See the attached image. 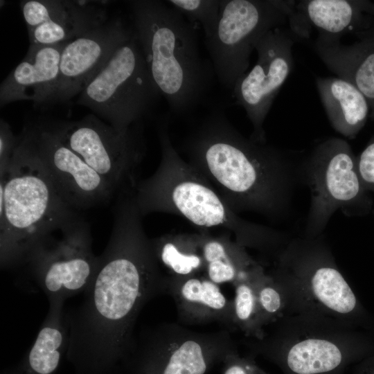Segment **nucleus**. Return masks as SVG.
<instances>
[{
    "mask_svg": "<svg viewBox=\"0 0 374 374\" xmlns=\"http://www.w3.org/2000/svg\"><path fill=\"white\" fill-rule=\"evenodd\" d=\"M202 257L209 280L215 283L232 281L244 274L249 259L240 248L224 239L199 235Z\"/></svg>",
    "mask_w": 374,
    "mask_h": 374,
    "instance_id": "nucleus-23",
    "label": "nucleus"
},
{
    "mask_svg": "<svg viewBox=\"0 0 374 374\" xmlns=\"http://www.w3.org/2000/svg\"><path fill=\"white\" fill-rule=\"evenodd\" d=\"M67 42L30 44L24 58L1 84V107L24 100L51 103L59 79L61 54Z\"/></svg>",
    "mask_w": 374,
    "mask_h": 374,
    "instance_id": "nucleus-15",
    "label": "nucleus"
},
{
    "mask_svg": "<svg viewBox=\"0 0 374 374\" xmlns=\"http://www.w3.org/2000/svg\"><path fill=\"white\" fill-rule=\"evenodd\" d=\"M181 296L188 303L213 310H222L226 304L218 286L210 280L188 278L181 285Z\"/></svg>",
    "mask_w": 374,
    "mask_h": 374,
    "instance_id": "nucleus-26",
    "label": "nucleus"
},
{
    "mask_svg": "<svg viewBox=\"0 0 374 374\" xmlns=\"http://www.w3.org/2000/svg\"><path fill=\"white\" fill-rule=\"evenodd\" d=\"M257 295L249 283L241 282L237 287L235 297V312L242 322L251 320L256 312Z\"/></svg>",
    "mask_w": 374,
    "mask_h": 374,
    "instance_id": "nucleus-27",
    "label": "nucleus"
},
{
    "mask_svg": "<svg viewBox=\"0 0 374 374\" xmlns=\"http://www.w3.org/2000/svg\"><path fill=\"white\" fill-rule=\"evenodd\" d=\"M159 95L134 32L84 87L78 103L125 132L139 124Z\"/></svg>",
    "mask_w": 374,
    "mask_h": 374,
    "instance_id": "nucleus-6",
    "label": "nucleus"
},
{
    "mask_svg": "<svg viewBox=\"0 0 374 374\" xmlns=\"http://www.w3.org/2000/svg\"><path fill=\"white\" fill-rule=\"evenodd\" d=\"M296 269L308 281L314 299L327 310L352 317L374 330V321L362 308L343 275L325 253L308 251L297 258Z\"/></svg>",
    "mask_w": 374,
    "mask_h": 374,
    "instance_id": "nucleus-16",
    "label": "nucleus"
},
{
    "mask_svg": "<svg viewBox=\"0 0 374 374\" xmlns=\"http://www.w3.org/2000/svg\"><path fill=\"white\" fill-rule=\"evenodd\" d=\"M161 161L148 178L136 181L135 203L142 216L166 213L182 217L196 226L222 227L233 232L239 244L263 246L277 243L281 234L266 226L241 218L218 192L175 148L168 122L159 123Z\"/></svg>",
    "mask_w": 374,
    "mask_h": 374,
    "instance_id": "nucleus-3",
    "label": "nucleus"
},
{
    "mask_svg": "<svg viewBox=\"0 0 374 374\" xmlns=\"http://www.w3.org/2000/svg\"><path fill=\"white\" fill-rule=\"evenodd\" d=\"M295 6L292 0H220L217 25L205 43L224 87L233 90L259 41L269 30L289 25Z\"/></svg>",
    "mask_w": 374,
    "mask_h": 374,
    "instance_id": "nucleus-8",
    "label": "nucleus"
},
{
    "mask_svg": "<svg viewBox=\"0 0 374 374\" xmlns=\"http://www.w3.org/2000/svg\"><path fill=\"white\" fill-rule=\"evenodd\" d=\"M299 37L289 28H275L259 41L253 67L235 82L236 105L244 108L253 126L251 139L266 143L264 122L294 64L292 48Z\"/></svg>",
    "mask_w": 374,
    "mask_h": 374,
    "instance_id": "nucleus-11",
    "label": "nucleus"
},
{
    "mask_svg": "<svg viewBox=\"0 0 374 374\" xmlns=\"http://www.w3.org/2000/svg\"><path fill=\"white\" fill-rule=\"evenodd\" d=\"M370 343L351 348L323 338H307L291 345L279 358L286 374H337L354 357L373 348Z\"/></svg>",
    "mask_w": 374,
    "mask_h": 374,
    "instance_id": "nucleus-19",
    "label": "nucleus"
},
{
    "mask_svg": "<svg viewBox=\"0 0 374 374\" xmlns=\"http://www.w3.org/2000/svg\"><path fill=\"white\" fill-rule=\"evenodd\" d=\"M315 83L332 128L346 138H355L366 121V98L355 86L338 77L317 76Z\"/></svg>",
    "mask_w": 374,
    "mask_h": 374,
    "instance_id": "nucleus-20",
    "label": "nucleus"
},
{
    "mask_svg": "<svg viewBox=\"0 0 374 374\" xmlns=\"http://www.w3.org/2000/svg\"><path fill=\"white\" fill-rule=\"evenodd\" d=\"M223 374H266L254 364L237 357H229Z\"/></svg>",
    "mask_w": 374,
    "mask_h": 374,
    "instance_id": "nucleus-31",
    "label": "nucleus"
},
{
    "mask_svg": "<svg viewBox=\"0 0 374 374\" xmlns=\"http://www.w3.org/2000/svg\"><path fill=\"white\" fill-rule=\"evenodd\" d=\"M361 3L349 0L296 1V10L319 33L341 37L353 30Z\"/></svg>",
    "mask_w": 374,
    "mask_h": 374,
    "instance_id": "nucleus-22",
    "label": "nucleus"
},
{
    "mask_svg": "<svg viewBox=\"0 0 374 374\" xmlns=\"http://www.w3.org/2000/svg\"><path fill=\"white\" fill-rule=\"evenodd\" d=\"M133 357L127 359L132 374H204L212 357L199 341L186 339L170 347L150 337Z\"/></svg>",
    "mask_w": 374,
    "mask_h": 374,
    "instance_id": "nucleus-17",
    "label": "nucleus"
},
{
    "mask_svg": "<svg viewBox=\"0 0 374 374\" xmlns=\"http://www.w3.org/2000/svg\"><path fill=\"white\" fill-rule=\"evenodd\" d=\"M18 143V136L13 134L9 124L0 121V177L5 176L10 166Z\"/></svg>",
    "mask_w": 374,
    "mask_h": 374,
    "instance_id": "nucleus-28",
    "label": "nucleus"
},
{
    "mask_svg": "<svg viewBox=\"0 0 374 374\" xmlns=\"http://www.w3.org/2000/svg\"><path fill=\"white\" fill-rule=\"evenodd\" d=\"M341 37L319 33L313 48L327 68L354 86L373 107L374 115V46H347Z\"/></svg>",
    "mask_w": 374,
    "mask_h": 374,
    "instance_id": "nucleus-18",
    "label": "nucleus"
},
{
    "mask_svg": "<svg viewBox=\"0 0 374 374\" xmlns=\"http://www.w3.org/2000/svg\"><path fill=\"white\" fill-rule=\"evenodd\" d=\"M60 141L116 190L136 183L145 151L139 124L122 132L93 114L80 121L48 124Z\"/></svg>",
    "mask_w": 374,
    "mask_h": 374,
    "instance_id": "nucleus-9",
    "label": "nucleus"
},
{
    "mask_svg": "<svg viewBox=\"0 0 374 374\" xmlns=\"http://www.w3.org/2000/svg\"><path fill=\"white\" fill-rule=\"evenodd\" d=\"M256 295L259 306L267 314L276 316L282 311L284 305L283 298L274 285H262Z\"/></svg>",
    "mask_w": 374,
    "mask_h": 374,
    "instance_id": "nucleus-30",
    "label": "nucleus"
},
{
    "mask_svg": "<svg viewBox=\"0 0 374 374\" xmlns=\"http://www.w3.org/2000/svg\"><path fill=\"white\" fill-rule=\"evenodd\" d=\"M167 2L190 23L198 22L203 28L206 38L214 32L220 17V0H169Z\"/></svg>",
    "mask_w": 374,
    "mask_h": 374,
    "instance_id": "nucleus-25",
    "label": "nucleus"
},
{
    "mask_svg": "<svg viewBox=\"0 0 374 374\" xmlns=\"http://www.w3.org/2000/svg\"><path fill=\"white\" fill-rule=\"evenodd\" d=\"M112 230L79 306L65 312L75 374H115L133 347L143 305L160 285L159 263L131 190L118 195Z\"/></svg>",
    "mask_w": 374,
    "mask_h": 374,
    "instance_id": "nucleus-1",
    "label": "nucleus"
},
{
    "mask_svg": "<svg viewBox=\"0 0 374 374\" xmlns=\"http://www.w3.org/2000/svg\"><path fill=\"white\" fill-rule=\"evenodd\" d=\"M63 301L49 302L38 335L19 364L8 374H55L66 354L69 332Z\"/></svg>",
    "mask_w": 374,
    "mask_h": 374,
    "instance_id": "nucleus-21",
    "label": "nucleus"
},
{
    "mask_svg": "<svg viewBox=\"0 0 374 374\" xmlns=\"http://www.w3.org/2000/svg\"><path fill=\"white\" fill-rule=\"evenodd\" d=\"M130 5L134 33L155 85L172 112L186 114L199 103L208 80L194 26L161 1L135 0Z\"/></svg>",
    "mask_w": 374,
    "mask_h": 374,
    "instance_id": "nucleus-5",
    "label": "nucleus"
},
{
    "mask_svg": "<svg viewBox=\"0 0 374 374\" xmlns=\"http://www.w3.org/2000/svg\"><path fill=\"white\" fill-rule=\"evenodd\" d=\"M151 243L159 265L179 276H190L204 264L195 249L196 235H164L151 240Z\"/></svg>",
    "mask_w": 374,
    "mask_h": 374,
    "instance_id": "nucleus-24",
    "label": "nucleus"
},
{
    "mask_svg": "<svg viewBox=\"0 0 374 374\" xmlns=\"http://www.w3.org/2000/svg\"><path fill=\"white\" fill-rule=\"evenodd\" d=\"M134 32L114 19L68 42L62 52L60 75L51 103L66 102L80 93L115 50Z\"/></svg>",
    "mask_w": 374,
    "mask_h": 374,
    "instance_id": "nucleus-13",
    "label": "nucleus"
},
{
    "mask_svg": "<svg viewBox=\"0 0 374 374\" xmlns=\"http://www.w3.org/2000/svg\"><path fill=\"white\" fill-rule=\"evenodd\" d=\"M357 167L364 188L374 193V138L357 157Z\"/></svg>",
    "mask_w": 374,
    "mask_h": 374,
    "instance_id": "nucleus-29",
    "label": "nucleus"
},
{
    "mask_svg": "<svg viewBox=\"0 0 374 374\" xmlns=\"http://www.w3.org/2000/svg\"><path fill=\"white\" fill-rule=\"evenodd\" d=\"M26 0L21 8L30 44L52 45L71 41L107 22L103 2Z\"/></svg>",
    "mask_w": 374,
    "mask_h": 374,
    "instance_id": "nucleus-14",
    "label": "nucleus"
},
{
    "mask_svg": "<svg viewBox=\"0 0 374 374\" xmlns=\"http://www.w3.org/2000/svg\"><path fill=\"white\" fill-rule=\"evenodd\" d=\"M181 148L235 213L253 212L273 220L287 213L301 166L288 152L244 136L222 112L204 118Z\"/></svg>",
    "mask_w": 374,
    "mask_h": 374,
    "instance_id": "nucleus-2",
    "label": "nucleus"
},
{
    "mask_svg": "<svg viewBox=\"0 0 374 374\" xmlns=\"http://www.w3.org/2000/svg\"><path fill=\"white\" fill-rule=\"evenodd\" d=\"M53 234L28 256L30 276L49 301H63L84 292L93 278L99 257L92 251V237L88 222L80 215Z\"/></svg>",
    "mask_w": 374,
    "mask_h": 374,
    "instance_id": "nucleus-10",
    "label": "nucleus"
},
{
    "mask_svg": "<svg viewBox=\"0 0 374 374\" xmlns=\"http://www.w3.org/2000/svg\"><path fill=\"white\" fill-rule=\"evenodd\" d=\"M310 190V205L305 224L310 238L326 227L337 210L348 215L369 213L372 201L357 167V157L341 138L331 137L318 143L301 165Z\"/></svg>",
    "mask_w": 374,
    "mask_h": 374,
    "instance_id": "nucleus-7",
    "label": "nucleus"
},
{
    "mask_svg": "<svg viewBox=\"0 0 374 374\" xmlns=\"http://www.w3.org/2000/svg\"><path fill=\"white\" fill-rule=\"evenodd\" d=\"M3 177L0 264L10 269L25 265L38 245L80 215L61 197L24 131Z\"/></svg>",
    "mask_w": 374,
    "mask_h": 374,
    "instance_id": "nucleus-4",
    "label": "nucleus"
},
{
    "mask_svg": "<svg viewBox=\"0 0 374 374\" xmlns=\"http://www.w3.org/2000/svg\"><path fill=\"white\" fill-rule=\"evenodd\" d=\"M44 170L64 200L76 211L108 203L114 187L65 145L47 123L26 127Z\"/></svg>",
    "mask_w": 374,
    "mask_h": 374,
    "instance_id": "nucleus-12",
    "label": "nucleus"
}]
</instances>
